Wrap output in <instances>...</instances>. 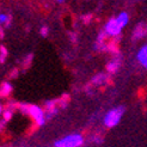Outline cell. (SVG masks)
I'll return each instance as SVG.
<instances>
[{
    "mask_svg": "<svg viewBox=\"0 0 147 147\" xmlns=\"http://www.w3.org/2000/svg\"><path fill=\"white\" fill-rule=\"evenodd\" d=\"M20 110L23 111L25 115H29L34 120V122L37 124V126H43L46 123V119H47V115L45 113V110L42 108H40L38 105H35V104H22Z\"/></svg>",
    "mask_w": 147,
    "mask_h": 147,
    "instance_id": "obj_1",
    "label": "cell"
},
{
    "mask_svg": "<svg viewBox=\"0 0 147 147\" xmlns=\"http://www.w3.org/2000/svg\"><path fill=\"white\" fill-rule=\"evenodd\" d=\"M123 114H124V108L123 107H116V108L110 109L109 111L104 115V119H103L104 126L107 128H114L122 120Z\"/></svg>",
    "mask_w": 147,
    "mask_h": 147,
    "instance_id": "obj_2",
    "label": "cell"
},
{
    "mask_svg": "<svg viewBox=\"0 0 147 147\" xmlns=\"http://www.w3.org/2000/svg\"><path fill=\"white\" fill-rule=\"evenodd\" d=\"M84 144V138L82 134H68L62 139H59L54 142V147H80Z\"/></svg>",
    "mask_w": 147,
    "mask_h": 147,
    "instance_id": "obj_3",
    "label": "cell"
},
{
    "mask_svg": "<svg viewBox=\"0 0 147 147\" xmlns=\"http://www.w3.org/2000/svg\"><path fill=\"white\" fill-rule=\"evenodd\" d=\"M121 30L122 28L121 25L119 24V22H117L116 18H111L109 19L107 22V24L104 26V31L108 36H113V37H115V36H119L121 34Z\"/></svg>",
    "mask_w": 147,
    "mask_h": 147,
    "instance_id": "obj_4",
    "label": "cell"
},
{
    "mask_svg": "<svg viewBox=\"0 0 147 147\" xmlns=\"http://www.w3.org/2000/svg\"><path fill=\"white\" fill-rule=\"evenodd\" d=\"M145 36H147V24L146 23H140L138 24L133 31V38L134 40H141Z\"/></svg>",
    "mask_w": 147,
    "mask_h": 147,
    "instance_id": "obj_5",
    "label": "cell"
},
{
    "mask_svg": "<svg viewBox=\"0 0 147 147\" xmlns=\"http://www.w3.org/2000/svg\"><path fill=\"white\" fill-rule=\"evenodd\" d=\"M136 59L145 68H147V45L142 46L140 49H139L138 54H136Z\"/></svg>",
    "mask_w": 147,
    "mask_h": 147,
    "instance_id": "obj_6",
    "label": "cell"
},
{
    "mask_svg": "<svg viewBox=\"0 0 147 147\" xmlns=\"http://www.w3.org/2000/svg\"><path fill=\"white\" fill-rule=\"evenodd\" d=\"M120 59L119 57H114L111 61H109V63L107 65V69L109 73H111V74H114V73H116L117 71H119L120 68Z\"/></svg>",
    "mask_w": 147,
    "mask_h": 147,
    "instance_id": "obj_7",
    "label": "cell"
},
{
    "mask_svg": "<svg viewBox=\"0 0 147 147\" xmlns=\"http://www.w3.org/2000/svg\"><path fill=\"white\" fill-rule=\"evenodd\" d=\"M12 85L10 83H3L1 84V89H0V93H1V97H7V96H10V94L12 93Z\"/></svg>",
    "mask_w": 147,
    "mask_h": 147,
    "instance_id": "obj_8",
    "label": "cell"
},
{
    "mask_svg": "<svg viewBox=\"0 0 147 147\" xmlns=\"http://www.w3.org/2000/svg\"><path fill=\"white\" fill-rule=\"evenodd\" d=\"M117 22H119V24L121 25V28L123 29L124 26H126L128 24V22H129V16H128V13L127 12H121L119 16L116 17Z\"/></svg>",
    "mask_w": 147,
    "mask_h": 147,
    "instance_id": "obj_9",
    "label": "cell"
},
{
    "mask_svg": "<svg viewBox=\"0 0 147 147\" xmlns=\"http://www.w3.org/2000/svg\"><path fill=\"white\" fill-rule=\"evenodd\" d=\"M105 80H107V76L105 74H98V76H96L92 79V83L96 84V85H100L103 83H105Z\"/></svg>",
    "mask_w": 147,
    "mask_h": 147,
    "instance_id": "obj_10",
    "label": "cell"
},
{
    "mask_svg": "<svg viewBox=\"0 0 147 147\" xmlns=\"http://www.w3.org/2000/svg\"><path fill=\"white\" fill-rule=\"evenodd\" d=\"M0 23H1V25H9L10 24V17L7 16L6 13H1L0 14Z\"/></svg>",
    "mask_w": 147,
    "mask_h": 147,
    "instance_id": "obj_11",
    "label": "cell"
},
{
    "mask_svg": "<svg viewBox=\"0 0 147 147\" xmlns=\"http://www.w3.org/2000/svg\"><path fill=\"white\" fill-rule=\"evenodd\" d=\"M12 115H13L12 110H5L4 114H3V119H4V121H10V120L12 119Z\"/></svg>",
    "mask_w": 147,
    "mask_h": 147,
    "instance_id": "obj_12",
    "label": "cell"
},
{
    "mask_svg": "<svg viewBox=\"0 0 147 147\" xmlns=\"http://www.w3.org/2000/svg\"><path fill=\"white\" fill-rule=\"evenodd\" d=\"M0 53H1V63H4L5 62V60H6V56H7V50H6V48L4 47V46H1L0 47Z\"/></svg>",
    "mask_w": 147,
    "mask_h": 147,
    "instance_id": "obj_13",
    "label": "cell"
},
{
    "mask_svg": "<svg viewBox=\"0 0 147 147\" xmlns=\"http://www.w3.org/2000/svg\"><path fill=\"white\" fill-rule=\"evenodd\" d=\"M40 34L43 36V37H47L48 34H49L48 28H47V26H42V28H41V30H40Z\"/></svg>",
    "mask_w": 147,
    "mask_h": 147,
    "instance_id": "obj_14",
    "label": "cell"
},
{
    "mask_svg": "<svg viewBox=\"0 0 147 147\" xmlns=\"http://www.w3.org/2000/svg\"><path fill=\"white\" fill-rule=\"evenodd\" d=\"M57 1H63V0H57Z\"/></svg>",
    "mask_w": 147,
    "mask_h": 147,
    "instance_id": "obj_15",
    "label": "cell"
}]
</instances>
